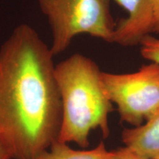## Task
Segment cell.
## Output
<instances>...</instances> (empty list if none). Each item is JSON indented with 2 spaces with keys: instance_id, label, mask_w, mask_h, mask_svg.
Here are the masks:
<instances>
[{
  "instance_id": "cell-6",
  "label": "cell",
  "mask_w": 159,
  "mask_h": 159,
  "mask_svg": "<svg viewBox=\"0 0 159 159\" xmlns=\"http://www.w3.org/2000/svg\"><path fill=\"white\" fill-rule=\"evenodd\" d=\"M125 147L148 159H159V108L144 124L125 128L122 133Z\"/></svg>"
},
{
  "instance_id": "cell-4",
  "label": "cell",
  "mask_w": 159,
  "mask_h": 159,
  "mask_svg": "<svg viewBox=\"0 0 159 159\" xmlns=\"http://www.w3.org/2000/svg\"><path fill=\"white\" fill-rule=\"evenodd\" d=\"M102 81L122 122L139 127L159 108V64L152 62L128 74L102 71Z\"/></svg>"
},
{
  "instance_id": "cell-8",
  "label": "cell",
  "mask_w": 159,
  "mask_h": 159,
  "mask_svg": "<svg viewBox=\"0 0 159 159\" xmlns=\"http://www.w3.org/2000/svg\"><path fill=\"white\" fill-rule=\"evenodd\" d=\"M139 45L141 55L144 58L159 64V39L148 35L142 40Z\"/></svg>"
},
{
  "instance_id": "cell-10",
  "label": "cell",
  "mask_w": 159,
  "mask_h": 159,
  "mask_svg": "<svg viewBox=\"0 0 159 159\" xmlns=\"http://www.w3.org/2000/svg\"><path fill=\"white\" fill-rule=\"evenodd\" d=\"M153 6L154 24L152 33L159 34V0H152Z\"/></svg>"
},
{
  "instance_id": "cell-1",
  "label": "cell",
  "mask_w": 159,
  "mask_h": 159,
  "mask_svg": "<svg viewBox=\"0 0 159 159\" xmlns=\"http://www.w3.org/2000/svg\"><path fill=\"white\" fill-rule=\"evenodd\" d=\"M53 57L27 24L0 47V143L11 159H34L58 139L62 102Z\"/></svg>"
},
{
  "instance_id": "cell-2",
  "label": "cell",
  "mask_w": 159,
  "mask_h": 159,
  "mask_svg": "<svg viewBox=\"0 0 159 159\" xmlns=\"http://www.w3.org/2000/svg\"><path fill=\"white\" fill-rule=\"evenodd\" d=\"M55 75L62 102L57 141L74 142L87 148L90 132L98 128L103 138H108V116L114 109L98 65L89 57L75 53L55 66Z\"/></svg>"
},
{
  "instance_id": "cell-9",
  "label": "cell",
  "mask_w": 159,
  "mask_h": 159,
  "mask_svg": "<svg viewBox=\"0 0 159 159\" xmlns=\"http://www.w3.org/2000/svg\"><path fill=\"white\" fill-rule=\"evenodd\" d=\"M108 159H148L129 150L126 147L120 148L111 151V156Z\"/></svg>"
},
{
  "instance_id": "cell-11",
  "label": "cell",
  "mask_w": 159,
  "mask_h": 159,
  "mask_svg": "<svg viewBox=\"0 0 159 159\" xmlns=\"http://www.w3.org/2000/svg\"><path fill=\"white\" fill-rule=\"evenodd\" d=\"M0 159H11L9 152L1 143H0Z\"/></svg>"
},
{
  "instance_id": "cell-3",
  "label": "cell",
  "mask_w": 159,
  "mask_h": 159,
  "mask_svg": "<svg viewBox=\"0 0 159 159\" xmlns=\"http://www.w3.org/2000/svg\"><path fill=\"white\" fill-rule=\"evenodd\" d=\"M111 0H37L50 27L53 55L62 53L80 34L112 43L116 23Z\"/></svg>"
},
{
  "instance_id": "cell-5",
  "label": "cell",
  "mask_w": 159,
  "mask_h": 159,
  "mask_svg": "<svg viewBox=\"0 0 159 159\" xmlns=\"http://www.w3.org/2000/svg\"><path fill=\"white\" fill-rule=\"evenodd\" d=\"M128 13V16L116 24L112 43L122 47L140 43L152 33L154 24L152 0H115Z\"/></svg>"
},
{
  "instance_id": "cell-7",
  "label": "cell",
  "mask_w": 159,
  "mask_h": 159,
  "mask_svg": "<svg viewBox=\"0 0 159 159\" xmlns=\"http://www.w3.org/2000/svg\"><path fill=\"white\" fill-rule=\"evenodd\" d=\"M111 153L102 142L91 150H78L69 148L67 143L57 141L34 159H108Z\"/></svg>"
}]
</instances>
